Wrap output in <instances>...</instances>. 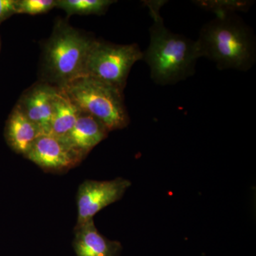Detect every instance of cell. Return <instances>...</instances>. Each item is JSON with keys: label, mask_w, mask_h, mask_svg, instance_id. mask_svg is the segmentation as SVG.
<instances>
[{"label": "cell", "mask_w": 256, "mask_h": 256, "mask_svg": "<svg viewBox=\"0 0 256 256\" xmlns=\"http://www.w3.org/2000/svg\"><path fill=\"white\" fill-rule=\"evenodd\" d=\"M166 1H144L153 23L150 28V44L142 60L150 70L152 80L160 86L172 85L186 80L195 73L200 58L196 41L165 26L160 9Z\"/></svg>", "instance_id": "cell-1"}, {"label": "cell", "mask_w": 256, "mask_h": 256, "mask_svg": "<svg viewBox=\"0 0 256 256\" xmlns=\"http://www.w3.org/2000/svg\"><path fill=\"white\" fill-rule=\"evenodd\" d=\"M196 42L200 58L212 60L220 70L248 72L255 64V36L236 14L216 16L207 22Z\"/></svg>", "instance_id": "cell-2"}, {"label": "cell", "mask_w": 256, "mask_h": 256, "mask_svg": "<svg viewBox=\"0 0 256 256\" xmlns=\"http://www.w3.org/2000/svg\"><path fill=\"white\" fill-rule=\"evenodd\" d=\"M76 106L100 121L109 132L124 129L130 122L124 90L88 76H82L58 88Z\"/></svg>", "instance_id": "cell-3"}, {"label": "cell", "mask_w": 256, "mask_h": 256, "mask_svg": "<svg viewBox=\"0 0 256 256\" xmlns=\"http://www.w3.org/2000/svg\"><path fill=\"white\" fill-rule=\"evenodd\" d=\"M94 40L63 22L57 24L44 50L48 78L60 88L82 76Z\"/></svg>", "instance_id": "cell-4"}, {"label": "cell", "mask_w": 256, "mask_h": 256, "mask_svg": "<svg viewBox=\"0 0 256 256\" xmlns=\"http://www.w3.org/2000/svg\"><path fill=\"white\" fill-rule=\"evenodd\" d=\"M142 58L143 52L136 44H114L95 40L82 76L98 79L124 90L131 68Z\"/></svg>", "instance_id": "cell-5"}, {"label": "cell", "mask_w": 256, "mask_h": 256, "mask_svg": "<svg viewBox=\"0 0 256 256\" xmlns=\"http://www.w3.org/2000/svg\"><path fill=\"white\" fill-rule=\"evenodd\" d=\"M130 186V180L121 178L109 181H84L77 193L78 218L75 228L92 220L102 208L119 201Z\"/></svg>", "instance_id": "cell-6"}, {"label": "cell", "mask_w": 256, "mask_h": 256, "mask_svg": "<svg viewBox=\"0 0 256 256\" xmlns=\"http://www.w3.org/2000/svg\"><path fill=\"white\" fill-rule=\"evenodd\" d=\"M24 156L47 171L70 169L82 160L65 138L48 134L37 138Z\"/></svg>", "instance_id": "cell-7"}, {"label": "cell", "mask_w": 256, "mask_h": 256, "mask_svg": "<svg viewBox=\"0 0 256 256\" xmlns=\"http://www.w3.org/2000/svg\"><path fill=\"white\" fill-rule=\"evenodd\" d=\"M57 92L58 88L40 84L32 88L18 102L23 112L40 128L44 134L50 132Z\"/></svg>", "instance_id": "cell-8"}, {"label": "cell", "mask_w": 256, "mask_h": 256, "mask_svg": "<svg viewBox=\"0 0 256 256\" xmlns=\"http://www.w3.org/2000/svg\"><path fill=\"white\" fill-rule=\"evenodd\" d=\"M74 248L76 256H119L122 249L120 242L100 234L94 218L75 228Z\"/></svg>", "instance_id": "cell-9"}, {"label": "cell", "mask_w": 256, "mask_h": 256, "mask_svg": "<svg viewBox=\"0 0 256 256\" xmlns=\"http://www.w3.org/2000/svg\"><path fill=\"white\" fill-rule=\"evenodd\" d=\"M108 133V130L100 121L80 111L73 129L64 138L84 159L96 146L107 138Z\"/></svg>", "instance_id": "cell-10"}, {"label": "cell", "mask_w": 256, "mask_h": 256, "mask_svg": "<svg viewBox=\"0 0 256 256\" xmlns=\"http://www.w3.org/2000/svg\"><path fill=\"white\" fill-rule=\"evenodd\" d=\"M42 134L40 128L28 119L18 104L15 106L5 129L6 142L12 149L24 156L32 144Z\"/></svg>", "instance_id": "cell-11"}, {"label": "cell", "mask_w": 256, "mask_h": 256, "mask_svg": "<svg viewBox=\"0 0 256 256\" xmlns=\"http://www.w3.org/2000/svg\"><path fill=\"white\" fill-rule=\"evenodd\" d=\"M80 111L58 88L48 134L65 138L73 129Z\"/></svg>", "instance_id": "cell-12"}, {"label": "cell", "mask_w": 256, "mask_h": 256, "mask_svg": "<svg viewBox=\"0 0 256 256\" xmlns=\"http://www.w3.org/2000/svg\"><path fill=\"white\" fill-rule=\"evenodd\" d=\"M111 0H57L56 8L68 15L102 14L111 4Z\"/></svg>", "instance_id": "cell-13"}, {"label": "cell", "mask_w": 256, "mask_h": 256, "mask_svg": "<svg viewBox=\"0 0 256 256\" xmlns=\"http://www.w3.org/2000/svg\"><path fill=\"white\" fill-rule=\"evenodd\" d=\"M193 2L202 9L214 13L218 18L237 12H247L254 4V2L246 0H196Z\"/></svg>", "instance_id": "cell-14"}, {"label": "cell", "mask_w": 256, "mask_h": 256, "mask_svg": "<svg viewBox=\"0 0 256 256\" xmlns=\"http://www.w3.org/2000/svg\"><path fill=\"white\" fill-rule=\"evenodd\" d=\"M57 0H18L16 14H43L56 8Z\"/></svg>", "instance_id": "cell-15"}, {"label": "cell", "mask_w": 256, "mask_h": 256, "mask_svg": "<svg viewBox=\"0 0 256 256\" xmlns=\"http://www.w3.org/2000/svg\"><path fill=\"white\" fill-rule=\"evenodd\" d=\"M18 0H0V24L16 14Z\"/></svg>", "instance_id": "cell-16"}]
</instances>
